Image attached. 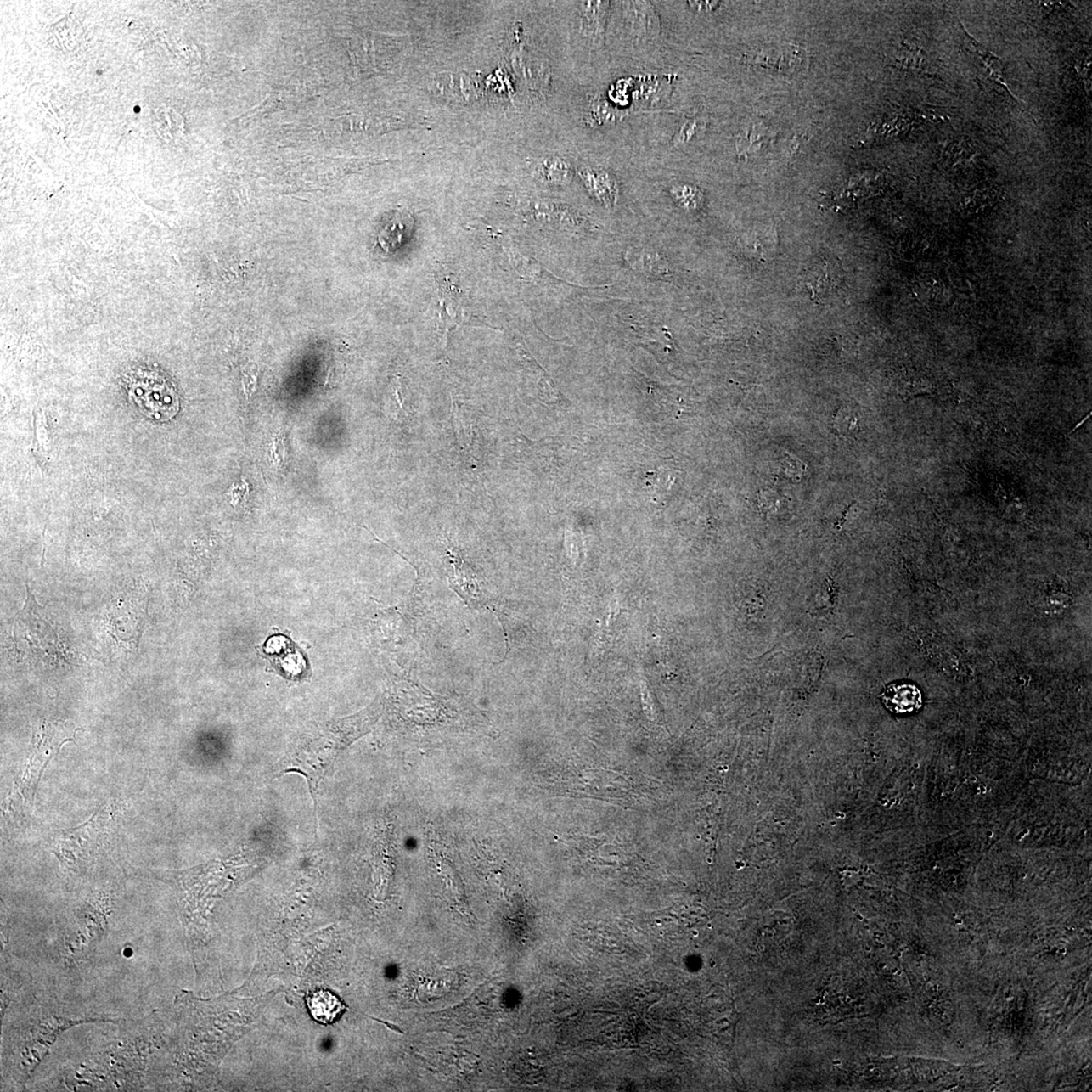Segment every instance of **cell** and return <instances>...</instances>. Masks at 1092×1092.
Returning <instances> with one entry per match:
<instances>
[{
  "label": "cell",
  "instance_id": "9",
  "mask_svg": "<svg viewBox=\"0 0 1092 1092\" xmlns=\"http://www.w3.org/2000/svg\"><path fill=\"white\" fill-rule=\"evenodd\" d=\"M964 42L965 46L968 48V50L977 56V59L982 62V65L984 67L985 71L988 72L989 77L993 79L995 82H998L999 86L1003 87L1012 97V93L1005 79L1003 62H1001L998 57L993 55V53L986 50L982 44L978 43L977 40H974L965 30Z\"/></svg>",
  "mask_w": 1092,
  "mask_h": 1092
},
{
  "label": "cell",
  "instance_id": "14",
  "mask_svg": "<svg viewBox=\"0 0 1092 1092\" xmlns=\"http://www.w3.org/2000/svg\"><path fill=\"white\" fill-rule=\"evenodd\" d=\"M1090 65V59H1085L1083 63H1080V66H1078L1080 77L1083 78L1086 92L1089 93L1091 92Z\"/></svg>",
  "mask_w": 1092,
  "mask_h": 1092
},
{
  "label": "cell",
  "instance_id": "1",
  "mask_svg": "<svg viewBox=\"0 0 1092 1092\" xmlns=\"http://www.w3.org/2000/svg\"><path fill=\"white\" fill-rule=\"evenodd\" d=\"M380 699L352 717L321 725L316 734L306 736L279 762V773H296L305 777L312 798L330 775L338 757L355 740L367 735L383 713Z\"/></svg>",
  "mask_w": 1092,
  "mask_h": 1092
},
{
  "label": "cell",
  "instance_id": "6",
  "mask_svg": "<svg viewBox=\"0 0 1092 1092\" xmlns=\"http://www.w3.org/2000/svg\"><path fill=\"white\" fill-rule=\"evenodd\" d=\"M625 20L630 33L638 37L656 36L660 31V22L653 5L645 2L624 3Z\"/></svg>",
  "mask_w": 1092,
  "mask_h": 1092
},
{
  "label": "cell",
  "instance_id": "10",
  "mask_svg": "<svg viewBox=\"0 0 1092 1092\" xmlns=\"http://www.w3.org/2000/svg\"><path fill=\"white\" fill-rule=\"evenodd\" d=\"M450 558L454 568V577L452 580L454 590L459 592V596L468 602L469 605H474L481 600V590L478 582L476 581L474 574H470V569L464 565L461 559L455 558L454 554L450 553Z\"/></svg>",
  "mask_w": 1092,
  "mask_h": 1092
},
{
  "label": "cell",
  "instance_id": "13",
  "mask_svg": "<svg viewBox=\"0 0 1092 1092\" xmlns=\"http://www.w3.org/2000/svg\"><path fill=\"white\" fill-rule=\"evenodd\" d=\"M699 126L700 124H699V121H687V123L682 127V129L680 130V132H678V135L675 137L674 145L676 147L681 146L683 144H685V143H687L689 140H691L692 137L696 134Z\"/></svg>",
  "mask_w": 1092,
  "mask_h": 1092
},
{
  "label": "cell",
  "instance_id": "5",
  "mask_svg": "<svg viewBox=\"0 0 1092 1092\" xmlns=\"http://www.w3.org/2000/svg\"><path fill=\"white\" fill-rule=\"evenodd\" d=\"M884 706L894 714H913L922 706V695L915 684L898 682L890 684L880 695Z\"/></svg>",
  "mask_w": 1092,
  "mask_h": 1092
},
{
  "label": "cell",
  "instance_id": "12",
  "mask_svg": "<svg viewBox=\"0 0 1092 1092\" xmlns=\"http://www.w3.org/2000/svg\"><path fill=\"white\" fill-rule=\"evenodd\" d=\"M975 156L973 148L965 142H953L946 148L945 157L955 163H965Z\"/></svg>",
  "mask_w": 1092,
  "mask_h": 1092
},
{
  "label": "cell",
  "instance_id": "8",
  "mask_svg": "<svg viewBox=\"0 0 1092 1092\" xmlns=\"http://www.w3.org/2000/svg\"><path fill=\"white\" fill-rule=\"evenodd\" d=\"M307 1006L312 1017L323 1025L332 1024L346 1010V1006L341 999L327 990L312 993L307 998Z\"/></svg>",
  "mask_w": 1092,
  "mask_h": 1092
},
{
  "label": "cell",
  "instance_id": "15",
  "mask_svg": "<svg viewBox=\"0 0 1092 1092\" xmlns=\"http://www.w3.org/2000/svg\"><path fill=\"white\" fill-rule=\"evenodd\" d=\"M689 4H690V7L692 8L697 10L698 13H703V12L709 13V12H713V10L719 8L720 3L718 2H689Z\"/></svg>",
  "mask_w": 1092,
  "mask_h": 1092
},
{
  "label": "cell",
  "instance_id": "3",
  "mask_svg": "<svg viewBox=\"0 0 1092 1092\" xmlns=\"http://www.w3.org/2000/svg\"><path fill=\"white\" fill-rule=\"evenodd\" d=\"M800 284L811 300L823 303L834 296L844 283V272L836 258L818 256L804 269Z\"/></svg>",
  "mask_w": 1092,
  "mask_h": 1092
},
{
  "label": "cell",
  "instance_id": "2",
  "mask_svg": "<svg viewBox=\"0 0 1092 1092\" xmlns=\"http://www.w3.org/2000/svg\"><path fill=\"white\" fill-rule=\"evenodd\" d=\"M127 390L143 414L156 421L177 415L178 397L173 385L155 370L138 369L127 378Z\"/></svg>",
  "mask_w": 1092,
  "mask_h": 1092
},
{
  "label": "cell",
  "instance_id": "4",
  "mask_svg": "<svg viewBox=\"0 0 1092 1092\" xmlns=\"http://www.w3.org/2000/svg\"><path fill=\"white\" fill-rule=\"evenodd\" d=\"M746 58L751 65L781 74H793L802 70L807 62L804 50L795 46L763 47L760 50L751 52Z\"/></svg>",
  "mask_w": 1092,
  "mask_h": 1092
},
{
  "label": "cell",
  "instance_id": "16",
  "mask_svg": "<svg viewBox=\"0 0 1092 1092\" xmlns=\"http://www.w3.org/2000/svg\"><path fill=\"white\" fill-rule=\"evenodd\" d=\"M619 612V602L617 597H613L611 603V611H609L608 625L611 624L612 619L616 617Z\"/></svg>",
  "mask_w": 1092,
  "mask_h": 1092
},
{
  "label": "cell",
  "instance_id": "7",
  "mask_svg": "<svg viewBox=\"0 0 1092 1092\" xmlns=\"http://www.w3.org/2000/svg\"><path fill=\"white\" fill-rule=\"evenodd\" d=\"M582 29L593 45H602L605 36L609 3H583Z\"/></svg>",
  "mask_w": 1092,
  "mask_h": 1092
},
{
  "label": "cell",
  "instance_id": "11",
  "mask_svg": "<svg viewBox=\"0 0 1092 1092\" xmlns=\"http://www.w3.org/2000/svg\"><path fill=\"white\" fill-rule=\"evenodd\" d=\"M895 65L903 70L924 71L930 66L926 52L904 44L896 53Z\"/></svg>",
  "mask_w": 1092,
  "mask_h": 1092
}]
</instances>
